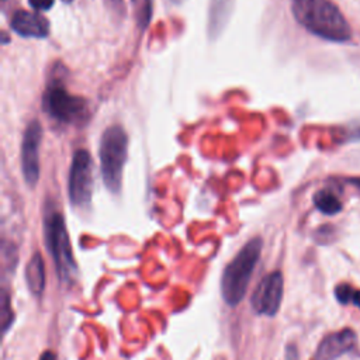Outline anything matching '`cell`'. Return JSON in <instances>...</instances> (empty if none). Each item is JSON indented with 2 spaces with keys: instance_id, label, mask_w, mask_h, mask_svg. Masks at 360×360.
Segmentation results:
<instances>
[{
  "instance_id": "1",
  "label": "cell",
  "mask_w": 360,
  "mask_h": 360,
  "mask_svg": "<svg viewBox=\"0 0 360 360\" xmlns=\"http://www.w3.org/2000/svg\"><path fill=\"white\" fill-rule=\"evenodd\" d=\"M295 20L314 35L332 41L346 42L352 30L342 11L329 0H295L292 3Z\"/></svg>"
},
{
  "instance_id": "2",
  "label": "cell",
  "mask_w": 360,
  "mask_h": 360,
  "mask_svg": "<svg viewBox=\"0 0 360 360\" xmlns=\"http://www.w3.org/2000/svg\"><path fill=\"white\" fill-rule=\"evenodd\" d=\"M263 240L259 236L248 240L225 266L221 276V295L229 307H236L245 297L248 284L260 259Z\"/></svg>"
},
{
  "instance_id": "3",
  "label": "cell",
  "mask_w": 360,
  "mask_h": 360,
  "mask_svg": "<svg viewBox=\"0 0 360 360\" xmlns=\"http://www.w3.org/2000/svg\"><path fill=\"white\" fill-rule=\"evenodd\" d=\"M128 155V135L121 125H110L101 135L98 156L100 170L105 187L120 193L122 172Z\"/></svg>"
},
{
  "instance_id": "4",
  "label": "cell",
  "mask_w": 360,
  "mask_h": 360,
  "mask_svg": "<svg viewBox=\"0 0 360 360\" xmlns=\"http://www.w3.org/2000/svg\"><path fill=\"white\" fill-rule=\"evenodd\" d=\"M44 233L59 280L62 283L72 281L76 274V262L62 214L56 211L48 212L44 219Z\"/></svg>"
},
{
  "instance_id": "5",
  "label": "cell",
  "mask_w": 360,
  "mask_h": 360,
  "mask_svg": "<svg viewBox=\"0 0 360 360\" xmlns=\"http://www.w3.org/2000/svg\"><path fill=\"white\" fill-rule=\"evenodd\" d=\"M68 194L75 207L89 205L93 194V162L86 149L75 152L68 179Z\"/></svg>"
},
{
  "instance_id": "6",
  "label": "cell",
  "mask_w": 360,
  "mask_h": 360,
  "mask_svg": "<svg viewBox=\"0 0 360 360\" xmlns=\"http://www.w3.org/2000/svg\"><path fill=\"white\" fill-rule=\"evenodd\" d=\"M44 111L49 117L60 122H77L84 117L86 112V100L77 96L70 94L65 87L59 84L49 86L44 93L42 100Z\"/></svg>"
},
{
  "instance_id": "7",
  "label": "cell",
  "mask_w": 360,
  "mask_h": 360,
  "mask_svg": "<svg viewBox=\"0 0 360 360\" xmlns=\"http://www.w3.org/2000/svg\"><path fill=\"white\" fill-rule=\"evenodd\" d=\"M284 291V278L281 271L276 270L266 274L250 297L252 308L259 315L274 316L280 309Z\"/></svg>"
},
{
  "instance_id": "8",
  "label": "cell",
  "mask_w": 360,
  "mask_h": 360,
  "mask_svg": "<svg viewBox=\"0 0 360 360\" xmlns=\"http://www.w3.org/2000/svg\"><path fill=\"white\" fill-rule=\"evenodd\" d=\"M42 127L39 121L32 120L24 131L21 141V170L28 186L34 187L39 179V143Z\"/></svg>"
},
{
  "instance_id": "9",
  "label": "cell",
  "mask_w": 360,
  "mask_h": 360,
  "mask_svg": "<svg viewBox=\"0 0 360 360\" xmlns=\"http://www.w3.org/2000/svg\"><path fill=\"white\" fill-rule=\"evenodd\" d=\"M354 345L356 333L349 328L330 333L319 343L314 360H336L342 354L353 350Z\"/></svg>"
},
{
  "instance_id": "10",
  "label": "cell",
  "mask_w": 360,
  "mask_h": 360,
  "mask_svg": "<svg viewBox=\"0 0 360 360\" xmlns=\"http://www.w3.org/2000/svg\"><path fill=\"white\" fill-rule=\"evenodd\" d=\"M13 31L27 38H45L49 34V21L39 13L18 10L10 20Z\"/></svg>"
},
{
  "instance_id": "11",
  "label": "cell",
  "mask_w": 360,
  "mask_h": 360,
  "mask_svg": "<svg viewBox=\"0 0 360 360\" xmlns=\"http://www.w3.org/2000/svg\"><path fill=\"white\" fill-rule=\"evenodd\" d=\"M235 0H211L208 10V35L217 38L225 28L232 11Z\"/></svg>"
},
{
  "instance_id": "12",
  "label": "cell",
  "mask_w": 360,
  "mask_h": 360,
  "mask_svg": "<svg viewBox=\"0 0 360 360\" xmlns=\"http://www.w3.org/2000/svg\"><path fill=\"white\" fill-rule=\"evenodd\" d=\"M25 281L34 297H41L45 290V266L41 253H34L25 266Z\"/></svg>"
},
{
  "instance_id": "13",
  "label": "cell",
  "mask_w": 360,
  "mask_h": 360,
  "mask_svg": "<svg viewBox=\"0 0 360 360\" xmlns=\"http://www.w3.org/2000/svg\"><path fill=\"white\" fill-rule=\"evenodd\" d=\"M314 204L321 212L326 215H335L342 211L340 200L329 190H319L318 193H315Z\"/></svg>"
},
{
  "instance_id": "14",
  "label": "cell",
  "mask_w": 360,
  "mask_h": 360,
  "mask_svg": "<svg viewBox=\"0 0 360 360\" xmlns=\"http://www.w3.org/2000/svg\"><path fill=\"white\" fill-rule=\"evenodd\" d=\"M335 297L343 305L352 304V305L360 308V290L352 287L350 284L342 283V284L336 285Z\"/></svg>"
},
{
  "instance_id": "15",
  "label": "cell",
  "mask_w": 360,
  "mask_h": 360,
  "mask_svg": "<svg viewBox=\"0 0 360 360\" xmlns=\"http://www.w3.org/2000/svg\"><path fill=\"white\" fill-rule=\"evenodd\" d=\"M1 316H3V329L6 332L8 325L13 321V314H11L10 298H8V295L4 291H3V297H1Z\"/></svg>"
},
{
  "instance_id": "16",
  "label": "cell",
  "mask_w": 360,
  "mask_h": 360,
  "mask_svg": "<svg viewBox=\"0 0 360 360\" xmlns=\"http://www.w3.org/2000/svg\"><path fill=\"white\" fill-rule=\"evenodd\" d=\"M55 0H28L30 6L35 10H49Z\"/></svg>"
},
{
  "instance_id": "17",
  "label": "cell",
  "mask_w": 360,
  "mask_h": 360,
  "mask_svg": "<svg viewBox=\"0 0 360 360\" xmlns=\"http://www.w3.org/2000/svg\"><path fill=\"white\" fill-rule=\"evenodd\" d=\"M285 360H298L297 347L294 345H288L285 350Z\"/></svg>"
},
{
  "instance_id": "18",
  "label": "cell",
  "mask_w": 360,
  "mask_h": 360,
  "mask_svg": "<svg viewBox=\"0 0 360 360\" xmlns=\"http://www.w3.org/2000/svg\"><path fill=\"white\" fill-rule=\"evenodd\" d=\"M107 3H108L110 6H112V8H114V10H118V11H121V10H122V4H124V0H107Z\"/></svg>"
},
{
  "instance_id": "19",
  "label": "cell",
  "mask_w": 360,
  "mask_h": 360,
  "mask_svg": "<svg viewBox=\"0 0 360 360\" xmlns=\"http://www.w3.org/2000/svg\"><path fill=\"white\" fill-rule=\"evenodd\" d=\"M39 360H56V356H55V353H53V352L46 350V352H44V353L41 354Z\"/></svg>"
},
{
  "instance_id": "20",
  "label": "cell",
  "mask_w": 360,
  "mask_h": 360,
  "mask_svg": "<svg viewBox=\"0 0 360 360\" xmlns=\"http://www.w3.org/2000/svg\"><path fill=\"white\" fill-rule=\"evenodd\" d=\"M357 190H359V193H360V177H354V179H350L349 180Z\"/></svg>"
},
{
  "instance_id": "21",
  "label": "cell",
  "mask_w": 360,
  "mask_h": 360,
  "mask_svg": "<svg viewBox=\"0 0 360 360\" xmlns=\"http://www.w3.org/2000/svg\"><path fill=\"white\" fill-rule=\"evenodd\" d=\"M172 1H173V3H176V4H180V3H183L184 0H172Z\"/></svg>"
}]
</instances>
